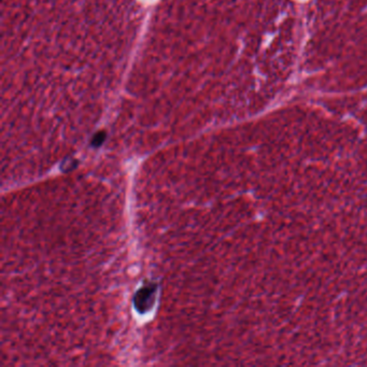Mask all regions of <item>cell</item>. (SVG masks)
<instances>
[{"label":"cell","mask_w":367,"mask_h":367,"mask_svg":"<svg viewBox=\"0 0 367 367\" xmlns=\"http://www.w3.org/2000/svg\"><path fill=\"white\" fill-rule=\"evenodd\" d=\"M156 284L151 283L142 287L139 291L136 293L134 298V304L136 309L140 313H146L152 309L153 305L155 303L156 296Z\"/></svg>","instance_id":"cell-1"},{"label":"cell","mask_w":367,"mask_h":367,"mask_svg":"<svg viewBox=\"0 0 367 367\" xmlns=\"http://www.w3.org/2000/svg\"><path fill=\"white\" fill-rule=\"evenodd\" d=\"M105 138H106V134H105L104 132H100V133L96 134V135H95V137L93 138V140H92V144H93L94 147H98V146H100V144H101L102 142H104Z\"/></svg>","instance_id":"cell-2"}]
</instances>
